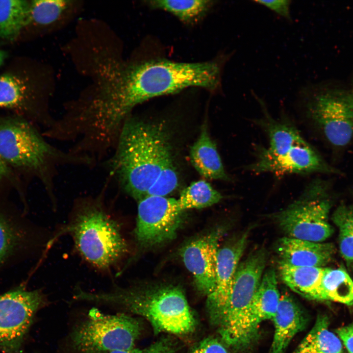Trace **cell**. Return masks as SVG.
<instances>
[{
	"label": "cell",
	"instance_id": "obj_36",
	"mask_svg": "<svg viewBox=\"0 0 353 353\" xmlns=\"http://www.w3.org/2000/svg\"><path fill=\"white\" fill-rule=\"evenodd\" d=\"M7 56V54L5 51L0 50V66L4 63Z\"/></svg>",
	"mask_w": 353,
	"mask_h": 353
},
{
	"label": "cell",
	"instance_id": "obj_31",
	"mask_svg": "<svg viewBox=\"0 0 353 353\" xmlns=\"http://www.w3.org/2000/svg\"><path fill=\"white\" fill-rule=\"evenodd\" d=\"M176 345L169 338H163L143 349L132 348L128 350L116 351L110 353H175Z\"/></svg>",
	"mask_w": 353,
	"mask_h": 353
},
{
	"label": "cell",
	"instance_id": "obj_23",
	"mask_svg": "<svg viewBox=\"0 0 353 353\" xmlns=\"http://www.w3.org/2000/svg\"><path fill=\"white\" fill-rule=\"evenodd\" d=\"M30 23V1L0 0V38L9 41L15 40Z\"/></svg>",
	"mask_w": 353,
	"mask_h": 353
},
{
	"label": "cell",
	"instance_id": "obj_6",
	"mask_svg": "<svg viewBox=\"0 0 353 353\" xmlns=\"http://www.w3.org/2000/svg\"><path fill=\"white\" fill-rule=\"evenodd\" d=\"M266 261L263 249L254 251L239 264L223 315L218 326L222 341L238 351L253 342L249 329V314L260 285Z\"/></svg>",
	"mask_w": 353,
	"mask_h": 353
},
{
	"label": "cell",
	"instance_id": "obj_33",
	"mask_svg": "<svg viewBox=\"0 0 353 353\" xmlns=\"http://www.w3.org/2000/svg\"><path fill=\"white\" fill-rule=\"evenodd\" d=\"M253 2L267 7L276 14L291 22L292 17L290 7L292 1L285 0H253Z\"/></svg>",
	"mask_w": 353,
	"mask_h": 353
},
{
	"label": "cell",
	"instance_id": "obj_2",
	"mask_svg": "<svg viewBox=\"0 0 353 353\" xmlns=\"http://www.w3.org/2000/svg\"><path fill=\"white\" fill-rule=\"evenodd\" d=\"M168 130L161 123L130 115L123 125L116 147L102 163L108 178L134 200L145 197L163 167L173 160Z\"/></svg>",
	"mask_w": 353,
	"mask_h": 353
},
{
	"label": "cell",
	"instance_id": "obj_16",
	"mask_svg": "<svg viewBox=\"0 0 353 353\" xmlns=\"http://www.w3.org/2000/svg\"><path fill=\"white\" fill-rule=\"evenodd\" d=\"M273 321L275 331L270 353H284L293 338L305 328L306 316L293 298L284 293Z\"/></svg>",
	"mask_w": 353,
	"mask_h": 353
},
{
	"label": "cell",
	"instance_id": "obj_30",
	"mask_svg": "<svg viewBox=\"0 0 353 353\" xmlns=\"http://www.w3.org/2000/svg\"><path fill=\"white\" fill-rule=\"evenodd\" d=\"M21 239V234L0 215V266L12 253Z\"/></svg>",
	"mask_w": 353,
	"mask_h": 353
},
{
	"label": "cell",
	"instance_id": "obj_26",
	"mask_svg": "<svg viewBox=\"0 0 353 353\" xmlns=\"http://www.w3.org/2000/svg\"><path fill=\"white\" fill-rule=\"evenodd\" d=\"M29 98V86L24 79L13 74L0 76V108L24 107Z\"/></svg>",
	"mask_w": 353,
	"mask_h": 353
},
{
	"label": "cell",
	"instance_id": "obj_1",
	"mask_svg": "<svg viewBox=\"0 0 353 353\" xmlns=\"http://www.w3.org/2000/svg\"><path fill=\"white\" fill-rule=\"evenodd\" d=\"M230 58L222 53L213 60L200 62L165 58L130 63L110 57L99 59L100 90L83 102V123L98 138L115 141L133 108L149 99L193 87L222 90L223 69Z\"/></svg>",
	"mask_w": 353,
	"mask_h": 353
},
{
	"label": "cell",
	"instance_id": "obj_18",
	"mask_svg": "<svg viewBox=\"0 0 353 353\" xmlns=\"http://www.w3.org/2000/svg\"><path fill=\"white\" fill-rule=\"evenodd\" d=\"M190 159L195 169L203 177L210 179H229L205 123L201 127L197 140L191 148Z\"/></svg>",
	"mask_w": 353,
	"mask_h": 353
},
{
	"label": "cell",
	"instance_id": "obj_24",
	"mask_svg": "<svg viewBox=\"0 0 353 353\" xmlns=\"http://www.w3.org/2000/svg\"><path fill=\"white\" fill-rule=\"evenodd\" d=\"M322 285L326 300L353 304V281L344 270L325 268Z\"/></svg>",
	"mask_w": 353,
	"mask_h": 353
},
{
	"label": "cell",
	"instance_id": "obj_11",
	"mask_svg": "<svg viewBox=\"0 0 353 353\" xmlns=\"http://www.w3.org/2000/svg\"><path fill=\"white\" fill-rule=\"evenodd\" d=\"M182 212L174 198L148 196L139 200L133 232L137 245L150 248L174 239Z\"/></svg>",
	"mask_w": 353,
	"mask_h": 353
},
{
	"label": "cell",
	"instance_id": "obj_3",
	"mask_svg": "<svg viewBox=\"0 0 353 353\" xmlns=\"http://www.w3.org/2000/svg\"><path fill=\"white\" fill-rule=\"evenodd\" d=\"M110 179L95 196L75 201L67 224L61 226L48 242L51 246L58 238L70 235L78 253L97 269L111 271L128 251L119 223L106 206L105 196Z\"/></svg>",
	"mask_w": 353,
	"mask_h": 353
},
{
	"label": "cell",
	"instance_id": "obj_9",
	"mask_svg": "<svg viewBox=\"0 0 353 353\" xmlns=\"http://www.w3.org/2000/svg\"><path fill=\"white\" fill-rule=\"evenodd\" d=\"M298 102L306 117L332 145L344 147L353 139V94L325 91L311 95L301 88Z\"/></svg>",
	"mask_w": 353,
	"mask_h": 353
},
{
	"label": "cell",
	"instance_id": "obj_32",
	"mask_svg": "<svg viewBox=\"0 0 353 353\" xmlns=\"http://www.w3.org/2000/svg\"><path fill=\"white\" fill-rule=\"evenodd\" d=\"M190 353H229L225 343L217 338L208 337L199 343Z\"/></svg>",
	"mask_w": 353,
	"mask_h": 353
},
{
	"label": "cell",
	"instance_id": "obj_21",
	"mask_svg": "<svg viewBox=\"0 0 353 353\" xmlns=\"http://www.w3.org/2000/svg\"><path fill=\"white\" fill-rule=\"evenodd\" d=\"M148 7L167 12L187 25L198 24L215 5L210 0H155L144 1Z\"/></svg>",
	"mask_w": 353,
	"mask_h": 353
},
{
	"label": "cell",
	"instance_id": "obj_14",
	"mask_svg": "<svg viewBox=\"0 0 353 353\" xmlns=\"http://www.w3.org/2000/svg\"><path fill=\"white\" fill-rule=\"evenodd\" d=\"M221 232L220 229H216L191 241L180 250L183 262L192 274L197 289L206 297L212 292L215 285Z\"/></svg>",
	"mask_w": 353,
	"mask_h": 353
},
{
	"label": "cell",
	"instance_id": "obj_29",
	"mask_svg": "<svg viewBox=\"0 0 353 353\" xmlns=\"http://www.w3.org/2000/svg\"><path fill=\"white\" fill-rule=\"evenodd\" d=\"M177 185L176 171L173 160H171L163 167L146 196L165 197L174 191Z\"/></svg>",
	"mask_w": 353,
	"mask_h": 353
},
{
	"label": "cell",
	"instance_id": "obj_13",
	"mask_svg": "<svg viewBox=\"0 0 353 353\" xmlns=\"http://www.w3.org/2000/svg\"><path fill=\"white\" fill-rule=\"evenodd\" d=\"M249 231L219 249L217 255L216 282L212 292L206 297L211 321L218 326L231 292L239 261L247 245Z\"/></svg>",
	"mask_w": 353,
	"mask_h": 353
},
{
	"label": "cell",
	"instance_id": "obj_22",
	"mask_svg": "<svg viewBox=\"0 0 353 353\" xmlns=\"http://www.w3.org/2000/svg\"><path fill=\"white\" fill-rule=\"evenodd\" d=\"M293 353H344L341 340L328 328V318L318 316Z\"/></svg>",
	"mask_w": 353,
	"mask_h": 353
},
{
	"label": "cell",
	"instance_id": "obj_19",
	"mask_svg": "<svg viewBox=\"0 0 353 353\" xmlns=\"http://www.w3.org/2000/svg\"><path fill=\"white\" fill-rule=\"evenodd\" d=\"M325 268L299 267L280 262L279 274L283 282L293 291L312 300H326L322 282Z\"/></svg>",
	"mask_w": 353,
	"mask_h": 353
},
{
	"label": "cell",
	"instance_id": "obj_10",
	"mask_svg": "<svg viewBox=\"0 0 353 353\" xmlns=\"http://www.w3.org/2000/svg\"><path fill=\"white\" fill-rule=\"evenodd\" d=\"M46 302L41 291L24 286L0 296V350L3 353H22L33 318Z\"/></svg>",
	"mask_w": 353,
	"mask_h": 353
},
{
	"label": "cell",
	"instance_id": "obj_4",
	"mask_svg": "<svg viewBox=\"0 0 353 353\" xmlns=\"http://www.w3.org/2000/svg\"><path fill=\"white\" fill-rule=\"evenodd\" d=\"M73 298L121 306L150 322L155 333L184 335L193 332L195 317L183 290L169 284L113 287L106 292H91L77 287Z\"/></svg>",
	"mask_w": 353,
	"mask_h": 353
},
{
	"label": "cell",
	"instance_id": "obj_15",
	"mask_svg": "<svg viewBox=\"0 0 353 353\" xmlns=\"http://www.w3.org/2000/svg\"><path fill=\"white\" fill-rule=\"evenodd\" d=\"M277 252L280 261L286 264L299 267H322L332 258L334 247L331 243L286 236L279 240Z\"/></svg>",
	"mask_w": 353,
	"mask_h": 353
},
{
	"label": "cell",
	"instance_id": "obj_35",
	"mask_svg": "<svg viewBox=\"0 0 353 353\" xmlns=\"http://www.w3.org/2000/svg\"><path fill=\"white\" fill-rule=\"evenodd\" d=\"M10 173L8 165L0 156V179L7 176Z\"/></svg>",
	"mask_w": 353,
	"mask_h": 353
},
{
	"label": "cell",
	"instance_id": "obj_20",
	"mask_svg": "<svg viewBox=\"0 0 353 353\" xmlns=\"http://www.w3.org/2000/svg\"><path fill=\"white\" fill-rule=\"evenodd\" d=\"M253 95L266 115L265 119L261 121L269 139L268 146L262 148L266 152L273 155H279L306 141L295 126L290 123L276 121L271 117L264 108L263 101L255 94Z\"/></svg>",
	"mask_w": 353,
	"mask_h": 353
},
{
	"label": "cell",
	"instance_id": "obj_5",
	"mask_svg": "<svg viewBox=\"0 0 353 353\" xmlns=\"http://www.w3.org/2000/svg\"><path fill=\"white\" fill-rule=\"evenodd\" d=\"M45 137L26 121H4L0 124V156L8 165L38 175L55 209V179L59 168L67 165L93 168L94 165L88 158L55 147Z\"/></svg>",
	"mask_w": 353,
	"mask_h": 353
},
{
	"label": "cell",
	"instance_id": "obj_12",
	"mask_svg": "<svg viewBox=\"0 0 353 353\" xmlns=\"http://www.w3.org/2000/svg\"><path fill=\"white\" fill-rule=\"evenodd\" d=\"M247 168L255 174L271 173L277 175L338 173L306 141L277 155L269 154L261 148L258 150L255 161Z\"/></svg>",
	"mask_w": 353,
	"mask_h": 353
},
{
	"label": "cell",
	"instance_id": "obj_17",
	"mask_svg": "<svg viewBox=\"0 0 353 353\" xmlns=\"http://www.w3.org/2000/svg\"><path fill=\"white\" fill-rule=\"evenodd\" d=\"M280 297L276 272L273 269H269L263 275L250 308L249 329L253 341L260 323L266 320H273L275 317Z\"/></svg>",
	"mask_w": 353,
	"mask_h": 353
},
{
	"label": "cell",
	"instance_id": "obj_7",
	"mask_svg": "<svg viewBox=\"0 0 353 353\" xmlns=\"http://www.w3.org/2000/svg\"><path fill=\"white\" fill-rule=\"evenodd\" d=\"M141 330L139 322L131 316L105 314L93 309L76 327L71 339L81 353H110L133 348Z\"/></svg>",
	"mask_w": 353,
	"mask_h": 353
},
{
	"label": "cell",
	"instance_id": "obj_25",
	"mask_svg": "<svg viewBox=\"0 0 353 353\" xmlns=\"http://www.w3.org/2000/svg\"><path fill=\"white\" fill-rule=\"evenodd\" d=\"M221 194L208 182L200 180L190 184L180 193L177 200L179 209L183 211L192 208H202L218 203Z\"/></svg>",
	"mask_w": 353,
	"mask_h": 353
},
{
	"label": "cell",
	"instance_id": "obj_28",
	"mask_svg": "<svg viewBox=\"0 0 353 353\" xmlns=\"http://www.w3.org/2000/svg\"><path fill=\"white\" fill-rule=\"evenodd\" d=\"M70 1L35 0L30 1L31 22L41 25L53 23L67 8Z\"/></svg>",
	"mask_w": 353,
	"mask_h": 353
},
{
	"label": "cell",
	"instance_id": "obj_34",
	"mask_svg": "<svg viewBox=\"0 0 353 353\" xmlns=\"http://www.w3.org/2000/svg\"><path fill=\"white\" fill-rule=\"evenodd\" d=\"M336 332L348 352L353 353V325L340 328Z\"/></svg>",
	"mask_w": 353,
	"mask_h": 353
},
{
	"label": "cell",
	"instance_id": "obj_27",
	"mask_svg": "<svg viewBox=\"0 0 353 353\" xmlns=\"http://www.w3.org/2000/svg\"><path fill=\"white\" fill-rule=\"evenodd\" d=\"M333 221L339 228V248L344 258L353 261V207L342 204L333 214Z\"/></svg>",
	"mask_w": 353,
	"mask_h": 353
},
{
	"label": "cell",
	"instance_id": "obj_8",
	"mask_svg": "<svg viewBox=\"0 0 353 353\" xmlns=\"http://www.w3.org/2000/svg\"><path fill=\"white\" fill-rule=\"evenodd\" d=\"M327 184L321 180L312 181L297 200L276 215L279 227L287 237L323 242L332 235Z\"/></svg>",
	"mask_w": 353,
	"mask_h": 353
}]
</instances>
